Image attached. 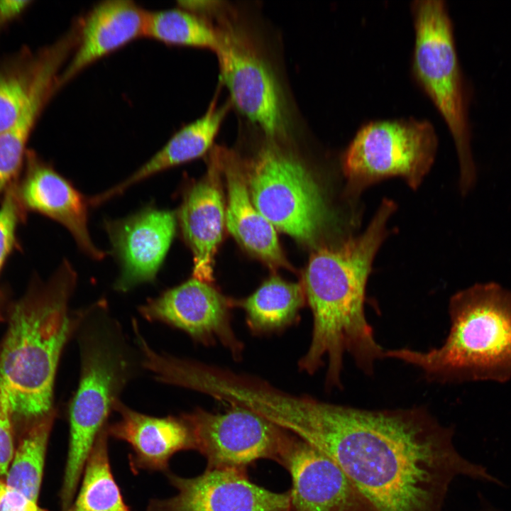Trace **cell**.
<instances>
[{
    "instance_id": "15",
    "label": "cell",
    "mask_w": 511,
    "mask_h": 511,
    "mask_svg": "<svg viewBox=\"0 0 511 511\" xmlns=\"http://www.w3.org/2000/svg\"><path fill=\"white\" fill-rule=\"evenodd\" d=\"M26 171L17 193L23 209L38 212L62 224L79 250L101 260L106 253L97 248L88 229L89 199L34 151L26 153Z\"/></svg>"
},
{
    "instance_id": "16",
    "label": "cell",
    "mask_w": 511,
    "mask_h": 511,
    "mask_svg": "<svg viewBox=\"0 0 511 511\" xmlns=\"http://www.w3.org/2000/svg\"><path fill=\"white\" fill-rule=\"evenodd\" d=\"M148 11L129 0H109L79 19V37L73 56L60 73L59 87L94 62L145 36Z\"/></svg>"
},
{
    "instance_id": "14",
    "label": "cell",
    "mask_w": 511,
    "mask_h": 511,
    "mask_svg": "<svg viewBox=\"0 0 511 511\" xmlns=\"http://www.w3.org/2000/svg\"><path fill=\"white\" fill-rule=\"evenodd\" d=\"M280 465L292 477L291 511H373L331 457L296 436Z\"/></svg>"
},
{
    "instance_id": "13",
    "label": "cell",
    "mask_w": 511,
    "mask_h": 511,
    "mask_svg": "<svg viewBox=\"0 0 511 511\" xmlns=\"http://www.w3.org/2000/svg\"><path fill=\"white\" fill-rule=\"evenodd\" d=\"M104 228L120 265L114 289L126 292L155 280L175 237L177 219L173 211L149 206L106 221Z\"/></svg>"
},
{
    "instance_id": "19",
    "label": "cell",
    "mask_w": 511,
    "mask_h": 511,
    "mask_svg": "<svg viewBox=\"0 0 511 511\" xmlns=\"http://www.w3.org/2000/svg\"><path fill=\"white\" fill-rule=\"evenodd\" d=\"M216 150L226 177L225 221L229 231L246 250L268 265L285 266L275 229L253 204L239 158L223 148Z\"/></svg>"
},
{
    "instance_id": "17",
    "label": "cell",
    "mask_w": 511,
    "mask_h": 511,
    "mask_svg": "<svg viewBox=\"0 0 511 511\" xmlns=\"http://www.w3.org/2000/svg\"><path fill=\"white\" fill-rule=\"evenodd\" d=\"M113 410L119 414V419L106 425L108 435L130 444L134 471H165L175 453L194 449L189 428L182 416H148L129 408L120 400L116 401Z\"/></svg>"
},
{
    "instance_id": "24",
    "label": "cell",
    "mask_w": 511,
    "mask_h": 511,
    "mask_svg": "<svg viewBox=\"0 0 511 511\" xmlns=\"http://www.w3.org/2000/svg\"><path fill=\"white\" fill-rule=\"evenodd\" d=\"M53 414L51 412L40 418L30 429L18 448L7 472L6 484L36 502Z\"/></svg>"
},
{
    "instance_id": "26",
    "label": "cell",
    "mask_w": 511,
    "mask_h": 511,
    "mask_svg": "<svg viewBox=\"0 0 511 511\" xmlns=\"http://www.w3.org/2000/svg\"><path fill=\"white\" fill-rule=\"evenodd\" d=\"M16 179L6 189L0 207V271L15 241L16 230L24 210L17 193Z\"/></svg>"
},
{
    "instance_id": "23",
    "label": "cell",
    "mask_w": 511,
    "mask_h": 511,
    "mask_svg": "<svg viewBox=\"0 0 511 511\" xmlns=\"http://www.w3.org/2000/svg\"><path fill=\"white\" fill-rule=\"evenodd\" d=\"M145 36L167 45L206 48L213 51L217 44L211 21L180 6L148 11Z\"/></svg>"
},
{
    "instance_id": "29",
    "label": "cell",
    "mask_w": 511,
    "mask_h": 511,
    "mask_svg": "<svg viewBox=\"0 0 511 511\" xmlns=\"http://www.w3.org/2000/svg\"><path fill=\"white\" fill-rule=\"evenodd\" d=\"M30 2L26 0H0V33L8 23L23 13Z\"/></svg>"
},
{
    "instance_id": "10",
    "label": "cell",
    "mask_w": 511,
    "mask_h": 511,
    "mask_svg": "<svg viewBox=\"0 0 511 511\" xmlns=\"http://www.w3.org/2000/svg\"><path fill=\"white\" fill-rule=\"evenodd\" d=\"M224 413L202 409L182 414L194 449L207 458V468L244 470L260 458L280 464L293 436L263 416L231 406Z\"/></svg>"
},
{
    "instance_id": "3",
    "label": "cell",
    "mask_w": 511,
    "mask_h": 511,
    "mask_svg": "<svg viewBox=\"0 0 511 511\" xmlns=\"http://www.w3.org/2000/svg\"><path fill=\"white\" fill-rule=\"evenodd\" d=\"M77 281L65 260L44 287L13 311L0 356V391L11 414L40 419L51 412L58 361L83 312H69Z\"/></svg>"
},
{
    "instance_id": "28",
    "label": "cell",
    "mask_w": 511,
    "mask_h": 511,
    "mask_svg": "<svg viewBox=\"0 0 511 511\" xmlns=\"http://www.w3.org/2000/svg\"><path fill=\"white\" fill-rule=\"evenodd\" d=\"M0 511H46L22 493L0 480Z\"/></svg>"
},
{
    "instance_id": "27",
    "label": "cell",
    "mask_w": 511,
    "mask_h": 511,
    "mask_svg": "<svg viewBox=\"0 0 511 511\" xmlns=\"http://www.w3.org/2000/svg\"><path fill=\"white\" fill-rule=\"evenodd\" d=\"M11 415V412L7 398L0 391V475L7 473L13 459V442Z\"/></svg>"
},
{
    "instance_id": "5",
    "label": "cell",
    "mask_w": 511,
    "mask_h": 511,
    "mask_svg": "<svg viewBox=\"0 0 511 511\" xmlns=\"http://www.w3.org/2000/svg\"><path fill=\"white\" fill-rule=\"evenodd\" d=\"M77 336L80 376L69 409L70 444L61 498L73 499L94 442L127 384L143 368L105 300L83 309ZM136 345V344H135Z\"/></svg>"
},
{
    "instance_id": "9",
    "label": "cell",
    "mask_w": 511,
    "mask_h": 511,
    "mask_svg": "<svg viewBox=\"0 0 511 511\" xmlns=\"http://www.w3.org/2000/svg\"><path fill=\"white\" fill-rule=\"evenodd\" d=\"M270 141L248 164L251 201L275 229L313 246L329 219L323 192L302 160Z\"/></svg>"
},
{
    "instance_id": "11",
    "label": "cell",
    "mask_w": 511,
    "mask_h": 511,
    "mask_svg": "<svg viewBox=\"0 0 511 511\" xmlns=\"http://www.w3.org/2000/svg\"><path fill=\"white\" fill-rule=\"evenodd\" d=\"M168 477L177 494L152 500L147 511H291L290 491L265 489L244 470L207 468L194 478Z\"/></svg>"
},
{
    "instance_id": "1",
    "label": "cell",
    "mask_w": 511,
    "mask_h": 511,
    "mask_svg": "<svg viewBox=\"0 0 511 511\" xmlns=\"http://www.w3.org/2000/svg\"><path fill=\"white\" fill-rule=\"evenodd\" d=\"M272 419L331 457L373 511H444L458 476L503 485L423 407L365 410L287 394Z\"/></svg>"
},
{
    "instance_id": "22",
    "label": "cell",
    "mask_w": 511,
    "mask_h": 511,
    "mask_svg": "<svg viewBox=\"0 0 511 511\" xmlns=\"http://www.w3.org/2000/svg\"><path fill=\"white\" fill-rule=\"evenodd\" d=\"M106 425L99 434L87 460L79 493L65 511H131L111 471Z\"/></svg>"
},
{
    "instance_id": "4",
    "label": "cell",
    "mask_w": 511,
    "mask_h": 511,
    "mask_svg": "<svg viewBox=\"0 0 511 511\" xmlns=\"http://www.w3.org/2000/svg\"><path fill=\"white\" fill-rule=\"evenodd\" d=\"M449 314L451 327L441 346L386 350L385 358L415 366L432 382L510 380L511 290L476 283L451 297Z\"/></svg>"
},
{
    "instance_id": "30",
    "label": "cell",
    "mask_w": 511,
    "mask_h": 511,
    "mask_svg": "<svg viewBox=\"0 0 511 511\" xmlns=\"http://www.w3.org/2000/svg\"><path fill=\"white\" fill-rule=\"evenodd\" d=\"M474 511H501L493 505H490L485 500H483L481 505Z\"/></svg>"
},
{
    "instance_id": "18",
    "label": "cell",
    "mask_w": 511,
    "mask_h": 511,
    "mask_svg": "<svg viewBox=\"0 0 511 511\" xmlns=\"http://www.w3.org/2000/svg\"><path fill=\"white\" fill-rule=\"evenodd\" d=\"M212 159L211 171L188 190L178 214L182 235L193 256L192 278L209 283L213 280L214 255L225 221L214 154Z\"/></svg>"
},
{
    "instance_id": "8",
    "label": "cell",
    "mask_w": 511,
    "mask_h": 511,
    "mask_svg": "<svg viewBox=\"0 0 511 511\" xmlns=\"http://www.w3.org/2000/svg\"><path fill=\"white\" fill-rule=\"evenodd\" d=\"M220 4L214 1L205 16L215 28L214 52L230 101L268 139L286 138L291 123L281 84L248 31Z\"/></svg>"
},
{
    "instance_id": "7",
    "label": "cell",
    "mask_w": 511,
    "mask_h": 511,
    "mask_svg": "<svg viewBox=\"0 0 511 511\" xmlns=\"http://www.w3.org/2000/svg\"><path fill=\"white\" fill-rule=\"evenodd\" d=\"M438 146L436 129L427 119L404 117L363 123L340 158L346 199H356L369 186L392 177L417 189L434 164Z\"/></svg>"
},
{
    "instance_id": "21",
    "label": "cell",
    "mask_w": 511,
    "mask_h": 511,
    "mask_svg": "<svg viewBox=\"0 0 511 511\" xmlns=\"http://www.w3.org/2000/svg\"><path fill=\"white\" fill-rule=\"evenodd\" d=\"M305 300L302 285L273 276L246 299L242 307L251 329L265 332L282 329L292 322Z\"/></svg>"
},
{
    "instance_id": "12",
    "label": "cell",
    "mask_w": 511,
    "mask_h": 511,
    "mask_svg": "<svg viewBox=\"0 0 511 511\" xmlns=\"http://www.w3.org/2000/svg\"><path fill=\"white\" fill-rule=\"evenodd\" d=\"M141 316L181 329L204 344L219 341L235 358L242 352L230 322L227 300L209 282L192 278L139 307Z\"/></svg>"
},
{
    "instance_id": "20",
    "label": "cell",
    "mask_w": 511,
    "mask_h": 511,
    "mask_svg": "<svg viewBox=\"0 0 511 511\" xmlns=\"http://www.w3.org/2000/svg\"><path fill=\"white\" fill-rule=\"evenodd\" d=\"M231 104L229 101L217 106L214 98L202 116L177 131L159 151L126 179L89 198L90 205L102 204L152 175L203 155L211 146Z\"/></svg>"
},
{
    "instance_id": "2",
    "label": "cell",
    "mask_w": 511,
    "mask_h": 511,
    "mask_svg": "<svg viewBox=\"0 0 511 511\" xmlns=\"http://www.w3.org/2000/svg\"><path fill=\"white\" fill-rule=\"evenodd\" d=\"M396 209L384 199L365 231L335 248L314 251L303 278L306 300L313 316L312 339L301 358V370L313 374L327 360L325 386L342 388L344 356L372 375L385 350L376 341L365 314L367 281L372 264L388 235V223Z\"/></svg>"
},
{
    "instance_id": "6",
    "label": "cell",
    "mask_w": 511,
    "mask_h": 511,
    "mask_svg": "<svg viewBox=\"0 0 511 511\" xmlns=\"http://www.w3.org/2000/svg\"><path fill=\"white\" fill-rule=\"evenodd\" d=\"M410 9L414 36L411 75L448 127L458 159L459 189L466 196L476 185L477 170L471 148L468 95L449 8L444 0H414Z\"/></svg>"
},
{
    "instance_id": "25",
    "label": "cell",
    "mask_w": 511,
    "mask_h": 511,
    "mask_svg": "<svg viewBox=\"0 0 511 511\" xmlns=\"http://www.w3.org/2000/svg\"><path fill=\"white\" fill-rule=\"evenodd\" d=\"M41 52L23 50L0 67V133L15 122L33 87Z\"/></svg>"
}]
</instances>
